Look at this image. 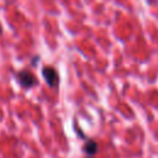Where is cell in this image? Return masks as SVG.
I'll return each instance as SVG.
<instances>
[{
  "label": "cell",
  "mask_w": 158,
  "mask_h": 158,
  "mask_svg": "<svg viewBox=\"0 0 158 158\" xmlns=\"http://www.w3.org/2000/svg\"><path fill=\"white\" fill-rule=\"evenodd\" d=\"M1 32H2V27H1V23H0V35H1Z\"/></svg>",
  "instance_id": "4"
},
{
  "label": "cell",
  "mask_w": 158,
  "mask_h": 158,
  "mask_svg": "<svg viewBox=\"0 0 158 158\" xmlns=\"http://www.w3.org/2000/svg\"><path fill=\"white\" fill-rule=\"evenodd\" d=\"M90 158H94V157H90Z\"/></svg>",
  "instance_id": "5"
},
{
  "label": "cell",
  "mask_w": 158,
  "mask_h": 158,
  "mask_svg": "<svg viewBox=\"0 0 158 158\" xmlns=\"http://www.w3.org/2000/svg\"><path fill=\"white\" fill-rule=\"evenodd\" d=\"M42 77L44 79V81L47 83V85L49 88H57L59 84V75L57 69H54L53 67H43L42 68Z\"/></svg>",
  "instance_id": "2"
},
{
  "label": "cell",
  "mask_w": 158,
  "mask_h": 158,
  "mask_svg": "<svg viewBox=\"0 0 158 158\" xmlns=\"http://www.w3.org/2000/svg\"><path fill=\"white\" fill-rule=\"evenodd\" d=\"M83 151L85 152V154L88 157H94L98 153V151H99V147H98L96 141L90 139V138H85V143H84Z\"/></svg>",
  "instance_id": "3"
},
{
  "label": "cell",
  "mask_w": 158,
  "mask_h": 158,
  "mask_svg": "<svg viewBox=\"0 0 158 158\" xmlns=\"http://www.w3.org/2000/svg\"><path fill=\"white\" fill-rule=\"evenodd\" d=\"M16 79L19 81V84L22 86V88H32L36 85L37 83V78L27 69H23V70H20L16 73Z\"/></svg>",
  "instance_id": "1"
}]
</instances>
